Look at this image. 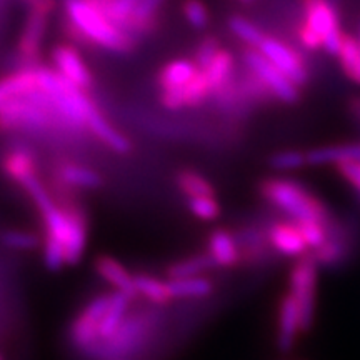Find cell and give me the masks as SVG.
Segmentation results:
<instances>
[{
	"label": "cell",
	"mask_w": 360,
	"mask_h": 360,
	"mask_svg": "<svg viewBox=\"0 0 360 360\" xmlns=\"http://www.w3.org/2000/svg\"><path fill=\"white\" fill-rule=\"evenodd\" d=\"M259 192L270 205L289 215L294 222L319 220L327 225L328 220L334 217L330 209L297 180L282 177L264 179L259 186Z\"/></svg>",
	"instance_id": "1"
},
{
	"label": "cell",
	"mask_w": 360,
	"mask_h": 360,
	"mask_svg": "<svg viewBox=\"0 0 360 360\" xmlns=\"http://www.w3.org/2000/svg\"><path fill=\"white\" fill-rule=\"evenodd\" d=\"M64 11L67 19L77 24L96 47L119 56H129L137 51L141 40L120 29L89 0H64Z\"/></svg>",
	"instance_id": "2"
},
{
	"label": "cell",
	"mask_w": 360,
	"mask_h": 360,
	"mask_svg": "<svg viewBox=\"0 0 360 360\" xmlns=\"http://www.w3.org/2000/svg\"><path fill=\"white\" fill-rule=\"evenodd\" d=\"M319 265L310 254H305L294 264L289 274V294L294 297L300 312L302 332H309L315 322L317 307Z\"/></svg>",
	"instance_id": "3"
},
{
	"label": "cell",
	"mask_w": 360,
	"mask_h": 360,
	"mask_svg": "<svg viewBox=\"0 0 360 360\" xmlns=\"http://www.w3.org/2000/svg\"><path fill=\"white\" fill-rule=\"evenodd\" d=\"M240 58L242 64L249 67L252 72H255L262 79V82L267 85L276 101L287 103V105H294V103L302 98V87L292 82L282 70H278L276 65L270 64L257 49L245 47L244 45Z\"/></svg>",
	"instance_id": "4"
},
{
	"label": "cell",
	"mask_w": 360,
	"mask_h": 360,
	"mask_svg": "<svg viewBox=\"0 0 360 360\" xmlns=\"http://www.w3.org/2000/svg\"><path fill=\"white\" fill-rule=\"evenodd\" d=\"M257 51L299 87L307 85L310 74L307 58L302 53V49H297L285 40L267 34L259 44Z\"/></svg>",
	"instance_id": "5"
},
{
	"label": "cell",
	"mask_w": 360,
	"mask_h": 360,
	"mask_svg": "<svg viewBox=\"0 0 360 360\" xmlns=\"http://www.w3.org/2000/svg\"><path fill=\"white\" fill-rule=\"evenodd\" d=\"M49 15L51 13L29 8L24 24H22L19 39L15 45L17 69H35L40 65V53H42V44L47 34Z\"/></svg>",
	"instance_id": "6"
},
{
	"label": "cell",
	"mask_w": 360,
	"mask_h": 360,
	"mask_svg": "<svg viewBox=\"0 0 360 360\" xmlns=\"http://www.w3.org/2000/svg\"><path fill=\"white\" fill-rule=\"evenodd\" d=\"M326 240L319 249L312 250V257L319 269H335L345 264L352 250L354 237L349 225L335 215L326 225Z\"/></svg>",
	"instance_id": "7"
},
{
	"label": "cell",
	"mask_w": 360,
	"mask_h": 360,
	"mask_svg": "<svg viewBox=\"0 0 360 360\" xmlns=\"http://www.w3.org/2000/svg\"><path fill=\"white\" fill-rule=\"evenodd\" d=\"M110 302V295H97L85 305L74 322L70 323L69 337L70 342L77 349H92L98 340V326H101L102 315Z\"/></svg>",
	"instance_id": "8"
},
{
	"label": "cell",
	"mask_w": 360,
	"mask_h": 360,
	"mask_svg": "<svg viewBox=\"0 0 360 360\" xmlns=\"http://www.w3.org/2000/svg\"><path fill=\"white\" fill-rule=\"evenodd\" d=\"M51 60L62 77H65L75 87L89 92L94 87V75L87 62L84 60L79 47L72 44H57L51 52Z\"/></svg>",
	"instance_id": "9"
},
{
	"label": "cell",
	"mask_w": 360,
	"mask_h": 360,
	"mask_svg": "<svg viewBox=\"0 0 360 360\" xmlns=\"http://www.w3.org/2000/svg\"><path fill=\"white\" fill-rule=\"evenodd\" d=\"M299 19L322 39V44L330 34L342 32L340 11L335 0H299Z\"/></svg>",
	"instance_id": "10"
},
{
	"label": "cell",
	"mask_w": 360,
	"mask_h": 360,
	"mask_svg": "<svg viewBox=\"0 0 360 360\" xmlns=\"http://www.w3.org/2000/svg\"><path fill=\"white\" fill-rule=\"evenodd\" d=\"M60 205L64 207L67 210V215H69V232H67V238L64 244L65 264L75 265L80 262V259H82L85 252V247H87V215H85L84 209L75 200Z\"/></svg>",
	"instance_id": "11"
},
{
	"label": "cell",
	"mask_w": 360,
	"mask_h": 360,
	"mask_svg": "<svg viewBox=\"0 0 360 360\" xmlns=\"http://www.w3.org/2000/svg\"><path fill=\"white\" fill-rule=\"evenodd\" d=\"M304 334L300 323V312L295 299L290 294H285L278 304L277 315V334L276 345L282 354H289L294 350L299 335Z\"/></svg>",
	"instance_id": "12"
},
{
	"label": "cell",
	"mask_w": 360,
	"mask_h": 360,
	"mask_svg": "<svg viewBox=\"0 0 360 360\" xmlns=\"http://www.w3.org/2000/svg\"><path fill=\"white\" fill-rule=\"evenodd\" d=\"M267 237L274 252L283 257L300 259L309 252V247L294 220L292 222H274L267 227Z\"/></svg>",
	"instance_id": "13"
},
{
	"label": "cell",
	"mask_w": 360,
	"mask_h": 360,
	"mask_svg": "<svg viewBox=\"0 0 360 360\" xmlns=\"http://www.w3.org/2000/svg\"><path fill=\"white\" fill-rule=\"evenodd\" d=\"M207 254L210 255L215 267L231 269L242 262L240 247H238L236 233L227 229H215L209 236Z\"/></svg>",
	"instance_id": "14"
},
{
	"label": "cell",
	"mask_w": 360,
	"mask_h": 360,
	"mask_svg": "<svg viewBox=\"0 0 360 360\" xmlns=\"http://www.w3.org/2000/svg\"><path fill=\"white\" fill-rule=\"evenodd\" d=\"M94 269L103 282L114 287L115 292L127 295L130 300L139 295L137 289H135L134 276L117 259L109 257V255H98L94 262Z\"/></svg>",
	"instance_id": "15"
},
{
	"label": "cell",
	"mask_w": 360,
	"mask_h": 360,
	"mask_svg": "<svg viewBox=\"0 0 360 360\" xmlns=\"http://www.w3.org/2000/svg\"><path fill=\"white\" fill-rule=\"evenodd\" d=\"M0 169H2V172L7 179L13 180L19 186H22L25 180L35 177L39 172L37 159H35L32 152L27 150L24 147L7 150L2 155V160H0Z\"/></svg>",
	"instance_id": "16"
},
{
	"label": "cell",
	"mask_w": 360,
	"mask_h": 360,
	"mask_svg": "<svg viewBox=\"0 0 360 360\" xmlns=\"http://www.w3.org/2000/svg\"><path fill=\"white\" fill-rule=\"evenodd\" d=\"M85 129H89L103 146L109 147L115 154H129L132 150V143H130L129 139L124 134H120L115 127H112L97 107L90 110L87 119H85Z\"/></svg>",
	"instance_id": "17"
},
{
	"label": "cell",
	"mask_w": 360,
	"mask_h": 360,
	"mask_svg": "<svg viewBox=\"0 0 360 360\" xmlns=\"http://www.w3.org/2000/svg\"><path fill=\"white\" fill-rule=\"evenodd\" d=\"M307 165L322 167V165H340L345 162H360V142L339 143V146L315 147L305 152Z\"/></svg>",
	"instance_id": "18"
},
{
	"label": "cell",
	"mask_w": 360,
	"mask_h": 360,
	"mask_svg": "<svg viewBox=\"0 0 360 360\" xmlns=\"http://www.w3.org/2000/svg\"><path fill=\"white\" fill-rule=\"evenodd\" d=\"M53 177L70 188H98L102 186L101 175L96 170L69 160L58 162Z\"/></svg>",
	"instance_id": "19"
},
{
	"label": "cell",
	"mask_w": 360,
	"mask_h": 360,
	"mask_svg": "<svg viewBox=\"0 0 360 360\" xmlns=\"http://www.w3.org/2000/svg\"><path fill=\"white\" fill-rule=\"evenodd\" d=\"M197 70H199V67L195 65L192 58H175V60H170L164 67H160L155 82L160 90L180 89L197 74Z\"/></svg>",
	"instance_id": "20"
},
{
	"label": "cell",
	"mask_w": 360,
	"mask_h": 360,
	"mask_svg": "<svg viewBox=\"0 0 360 360\" xmlns=\"http://www.w3.org/2000/svg\"><path fill=\"white\" fill-rule=\"evenodd\" d=\"M129 304V297L120 294V292H115V294L110 295V302L102 315L101 326H98V340H109L119 330L125 321V317H127Z\"/></svg>",
	"instance_id": "21"
},
{
	"label": "cell",
	"mask_w": 360,
	"mask_h": 360,
	"mask_svg": "<svg viewBox=\"0 0 360 360\" xmlns=\"http://www.w3.org/2000/svg\"><path fill=\"white\" fill-rule=\"evenodd\" d=\"M209 77V82L212 85V96L217 90L224 87L225 84H229L233 79L237 72V62L236 57L231 51L227 49H220V51L215 53V57L212 58L209 67L204 70Z\"/></svg>",
	"instance_id": "22"
},
{
	"label": "cell",
	"mask_w": 360,
	"mask_h": 360,
	"mask_svg": "<svg viewBox=\"0 0 360 360\" xmlns=\"http://www.w3.org/2000/svg\"><path fill=\"white\" fill-rule=\"evenodd\" d=\"M337 60L344 75L350 82L360 85V45L357 35L344 32Z\"/></svg>",
	"instance_id": "23"
},
{
	"label": "cell",
	"mask_w": 360,
	"mask_h": 360,
	"mask_svg": "<svg viewBox=\"0 0 360 360\" xmlns=\"http://www.w3.org/2000/svg\"><path fill=\"white\" fill-rule=\"evenodd\" d=\"M167 282L174 299H205L214 292V283L204 276L169 278Z\"/></svg>",
	"instance_id": "24"
},
{
	"label": "cell",
	"mask_w": 360,
	"mask_h": 360,
	"mask_svg": "<svg viewBox=\"0 0 360 360\" xmlns=\"http://www.w3.org/2000/svg\"><path fill=\"white\" fill-rule=\"evenodd\" d=\"M134 282L137 294L154 305H167L174 299L170 294L169 282L160 281L159 277L150 276V274H135Z\"/></svg>",
	"instance_id": "25"
},
{
	"label": "cell",
	"mask_w": 360,
	"mask_h": 360,
	"mask_svg": "<svg viewBox=\"0 0 360 360\" xmlns=\"http://www.w3.org/2000/svg\"><path fill=\"white\" fill-rule=\"evenodd\" d=\"M227 27L233 37L240 40L245 47L257 49L259 44L262 42L265 35H267L254 20L247 19V17L240 15V13H232V15H229Z\"/></svg>",
	"instance_id": "26"
},
{
	"label": "cell",
	"mask_w": 360,
	"mask_h": 360,
	"mask_svg": "<svg viewBox=\"0 0 360 360\" xmlns=\"http://www.w3.org/2000/svg\"><path fill=\"white\" fill-rule=\"evenodd\" d=\"M175 184H177V188L187 197V199L202 195H215V188L212 184H210L204 175L195 172V170H180V172L175 175Z\"/></svg>",
	"instance_id": "27"
},
{
	"label": "cell",
	"mask_w": 360,
	"mask_h": 360,
	"mask_svg": "<svg viewBox=\"0 0 360 360\" xmlns=\"http://www.w3.org/2000/svg\"><path fill=\"white\" fill-rule=\"evenodd\" d=\"M182 96L186 107H200L212 97V85L209 82V77L204 70H197V74L184 85Z\"/></svg>",
	"instance_id": "28"
},
{
	"label": "cell",
	"mask_w": 360,
	"mask_h": 360,
	"mask_svg": "<svg viewBox=\"0 0 360 360\" xmlns=\"http://www.w3.org/2000/svg\"><path fill=\"white\" fill-rule=\"evenodd\" d=\"M215 267L209 254H200L193 255V257L179 260V262H174L169 265L167 276L169 278H184V277H195L202 276V274L207 272L209 269Z\"/></svg>",
	"instance_id": "29"
},
{
	"label": "cell",
	"mask_w": 360,
	"mask_h": 360,
	"mask_svg": "<svg viewBox=\"0 0 360 360\" xmlns=\"http://www.w3.org/2000/svg\"><path fill=\"white\" fill-rule=\"evenodd\" d=\"M143 322L139 319H125L122 326L109 340H105V344L110 345V350L114 354H119L120 350L130 349L137 342L139 337L143 334Z\"/></svg>",
	"instance_id": "30"
},
{
	"label": "cell",
	"mask_w": 360,
	"mask_h": 360,
	"mask_svg": "<svg viewBox=\"0 0 360 360\" xmlns=\"http://www.w3.org/2000/svg\"><path fill=\"white\" fill-rule=\"evenodd\" d=\"M180 12L192 29L205 30L210 25V11L202 0H182Z\"/></svg>",
	"instance_id": "31"
},
{
	"label": "cell",
	"mask_w": 360,
	"mask_h": 360,
	"mask_svg": "<svg viewBox=\"0 0 360 360\" xmlns=\"http://www.w3.org/2000/svg\"><path fill=\"white\" fill-rule=\"evenodd\" d=\"M269 165L277 172H294L307 165V157L302 150H278L270 155Z\"/></svg>",
	"instance_id": "32"
},
{
	"label": "cell",
	"mask_w": 360,
	"mask_h": 360,
	"mask_svg": "<svg viewBox=\"0 0 360 360\" xmlns=\"http://www.w3.org/2000/svg\"><path fill=\"white\" fill-rule=\"evenodd\" d=\"M220 49H222V45H220V40L217 35H212V34L204 35V37L197 42L195 49H193L192 60L195 62V65L199 67L200 70H205Z\"/></svg>",
	"instance_id": "33"
},
{
	"label": "cell",
	"mask_w": 360,
	"mask_h": 360,
	"mask_svg": "<svg viewBox=\"0 0 360 360\" xmlns=\"http://www.w3.org/2000/svg\"><path fill=\"white\" fill-rule=\"evenodd\" d=\"M188 210L193 217L204 220V222H212V220L219 219L220 204L215 199V195L192 197V199H188Z\"/></svg>",
	"instance_id": "34"
},
{
	"label": "cell",
	"mask_w": 360,
	"mask_h": 360,
	"mask_svg": "<svg viewBox=\"0 0 360 360\" xmlns=\"http://www.w3.org/2000/svg\"><path fill=\"white\" fill-rule=\"evenodd\" d=\"M0 242L12 250H32L40 245V238L35 233L24 231H6L0 236Z\"/></svg>",
	"instance_id": "35"
},
{
	"label": "cell",
	"mask_w": 360,
	"mask_h": 360,
	"mask_svg": "<svg viewBox=\"0 0 360 360\" xmlns=\"http://www.w3.org/2000/svg\"><path fill=\"white\" fill-rule=\"evenodd\" d=\"M299 227L300 233H302L305 244H307L309 250L312 252L319 249L326 240V225L319 220H304V222H295Z\"/></svg>",
	"instance_id": "36"
},
{
	"label": "cell",
	"mask_w": 360,
	"mask_h": 360,
	"mask_svg": "<svg viewBox=\"0 0 360 360\" xmlns=\"http://www.w3.org/2000/svg\"><path fill=\"white\" fill-rule=\"evenodd\" d=\"M44 262L51 272H57L67 265L64 245L51 237H44Z\"/></svg>",
	"instance_id": "37"
},
{
	"label": "cell",
	"mask_w": 360,
	"mask_h": 360,
	"mask_svg": "<svg viewBox=\"0 0 360 360\" xmlns=\"http://www.w3.org/2000/svg\"><path fill=\"white\" fill-rule=\"evenodd\" d=\"M159 101L162 103V107L167 110H180L186 107L184 103V96H182V89H167V90H160Z\"/></svg>",
	"instance_id": "38"
},
{
	"label": "cell",
	"mask_w": 360,
	"mask_h": 360,
	"mask_svg": "<svg viewBox=\"0 0 360 360\" xmlns=\"http://www.w3.org/2000/svg\"><path fill=\"white\" fill-rule=\"evenodd\" d=\"M24 2L29 8H34V11H42L47 13H52L53 8H56V0H20Z\"/></svg>",
	"instance_id": "39"
},
{
	"label": "cell",
	"mask_w": 360,
	"mask_h": 360,
	"mask_svg": "<svg viewBox=\"0 0 360 360\" xmlns=\"http://www.w3.org/2000/svg\"><path fill=\"white\" fill-rule=\"evenodd\" d=\"M349 112L360 124V96H354L349 98Z\"/></svg>",
	"instance_id": "40"
},
{
	"label": "cell",
	"mask_w": 360,
	"mask_h": 360,
	"mask_svg": "<svg viewBox=\"0 0 360 360\" xmlns=\"http://www.w3.org/2000/svg\"><path fill=\"white\" fill-rule=\"evenodd\" d=\"M238 4H240V6H252V4L255 2V0H237Z\"/></svg>",
	"instance_id": "41"
},
{
	"label": "cell",
	"mask_w": 360,
	"mask_h": 360,
	"mask_svg": "<svg viewBox=\"0 0 360 360\" xmlns=\"http://www.w3.org/2000/svg\"><path fill=\"white\" fill-rule=\"evenodd\" d=\"M355 35H357V40H359V45H360V20H359V29H357V34H355Z\"/></svg>",
	"instance_id": "42"
},
{
	"label": "cell",
	"mask_w": 360,
	"mask_h": 360,
	"mask_svg": "<svg viewBox=\"0 0 360 360\" xmlns=\"http://www.w3.org/2000/svg\"><path fill=\"white\" fill-rule=\"evenodd\" d=\"M0 360H4V357H2V354H0Z\"/></svg>",
	"instance_id": "43"
}]
</instances>
